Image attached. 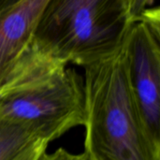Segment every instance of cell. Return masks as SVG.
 <instances>
[{"label":"cell","mask_w":160,"mask_h":160,"mask_svg":"<svg viewBox=\"0 0 160 160\" xmlns=\"http://www.w3.org/2000/svg\"><path fill=\"white\" fill-rule=\"evenodd\" d=\"M125 2H126V5H127V7H128V13H129V8H130V5H131V3H132V0H125Z\"/></svg>","instance_id":"obj_10"},{"label":"cell","mask_w":160,"mask_h":160,"mask_svg":"<svg viewBox=\"0 0 160 160\" xmlns=\"http://www.w3.org/2000/svg\"><path fill=\"white\" fill-rule=\"evenodd\" d=\"M39 140L29 128L0 118V160L16 159Z\"/></svg>","instance_id":"obj_5"},{"label":"cell","mask_w":160,"mask_h":160,"mask_svg":"<svg viewBox=\"0 0 160 160\" xmlns=\"http://www.w3.org/2000/svg\"><path fill=\"white\" fill-rule=\"evenodd\" d=\"M49 142L44 140H39L28 147L23 153H22L16 159L14 160H37L38 156L47 150Z\"/></svg>","instance_id":"obj_7"},{"label":"cell","mask_w":160,"mask_h":160,"mask_svg":"<svg viewBox=\"0 0 160 160\" xmlns=\"http://www.w3.org/2000/svg\"><path fill=\"white\" fill-rule=\"evenodd\" d=\"M20 0H0V12L4 9H6L7 8L12 6L13 4L17 3Z\"/></svg>","instance_id":"obj_9"},{"label":"cell","mask_w":160,"mask_h":160,"mask_svg":"<svg viewBox=\"0 0 160 160\" xmlns=\"http://www.w3.org/2000/svg\"><path fill=\"white\" fill-rule=\"evenodd\" d=\"M152 0H132L129 8V16L133 22H136L145 9L148 8V5Z\"/></svg>","instance_id":"obj_8"},{"label":"cell","mask_w":160,"mask_h":160,"mask_svg":"<svg viewBox=\"0 0 160 160\" xmlns=\"http://www.w3.org/2000/svg\"><path fill=\"white\" fill-rule=\"evenodd\" d=\"M0 118L29 128L49 143L83 126V79L68 65L26 52L0 92Z\"/></svg>","instance_id":"obj_2"},{"label":"cell","mask_w":160,"mask_h":160,"mask_svg":"<svg viewBox=\"0 0 160 160\" xmlns=\"http://www.w3.org/2000/svg\"><path fill=\"white\" fill-rule=\"evenodd\" d=\"M83 68L84 152L90 160H160V143L147 131L131 91L124 43Z\"/></svg>","instance_id":"obj_1"},{"label":"cell","mask_w":160,"mask_h":160,"mask_svg":"<svg viewBox=\"0 0 160 160\" xmlns=\"http://www.w3.org/2000/svg\"><path fill=\"white\" fill-rule=\"evenodd\" d=\"M37 160H90V158L85 152L71 154L64 148H59L51 154H48L46 151L42 152Z\"/></svg>","instance_id":"obj_6"},{"label":"cell","mask_w":160,"mask_h":160,"mask_svg":"<svg viewBox=\"0 0 160 160\" xmlns=\"http://www.w3.org/2000/svg\"><path fill=\"white\" fill-rule=\"evenodd\" d=\"M159 15L150 13L131 25L125 39L127 70L139 112L151 137L160 143Z\"/></svg>","instance_id":"obj_4"},{"label":"cell","mask_w":160,"mask_h":160,"mask_svg":"<svg viewBox=\"0 0 160 160\" xmlns=\"http://www.w3.org/2000/svg\"><path fill=\"white\" fill-rule=\"evenodd\" d=\"M133 22L125 0H49L28 51L83 68L120 49Z\"/></svg>","instance_id":"obj_3"}]
</instances>
